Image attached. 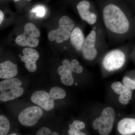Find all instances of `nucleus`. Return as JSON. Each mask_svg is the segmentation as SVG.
<instances>
[{
  "mask_svg": "<svg viewBox=\"0 0 135 135\" xmlns=\"http://www.w3.org/2000/svg\"><path fill=\"white\" fill-rule=\"evenodd\" d=\"M103 18L105 25L114 33L124 34L129 30V23L124 13L118 6L110 4L104 8Z\"/></svg>",
  "mask_w": 135,
  "mask_h": 135,
  "instance_id": "1",
  "label": "nucleus"
},
{
  "mask_svg": "<svg viewBox=\"0 0 135 135\" xmlns=\"http://www.w3.org/2000/svg\"><path fill=\"white\" fill-rule=\"evenodd\" d=\"M58 29L52 30L48 34V38L50 41L55 40L57 43H60L67 41L70 38L71 31L74 27V22L69 17L64 16L59 20Z\"/></svg>",
  "mask_w": 135,
  "mask_h": 135,
  "instance_id": "2",
  "label": "nucleus"
},
{
  "mask_svg": "<svg viewBox=\"0 0 135 135\" xmlns=\"http://www.w3.org/2000/svg\"><path fill=\"white\" fill-rule=\"evenodd\" d=\"M115 115V112L112 107H107L102 112L101 116L94 121L93 128L95 130L98 129L101 135L109 134L112 130Z\"/></svg>",
  "mask_w": 135,
  "mask_h": 135,
  "instance_id": "3",
  "label": "nucleus"
},
{
  "mask_svg": "<svg viewBox=\"0 0 135 135\" xmlns=\"http://www.w3.org/2000/svg\"><path fill=\"white\" fill-rule=\"evenodd\" d=\"M43 114V111L38 107H29L20 113L18 121L22 126L31 127L37 123Z\"/></svg>",
  "mask_w": 135,
  "mask_h": 135,
  "instance_id": "4",
  "label": "nucleus"
},
{
  "mask_svg": "<svg viewBox=\"0 0 135 135\" xmlns=\"http://www.w3.org/2000/svg\"><path fill=\"white\" fill-rule=\"evenodd\" d=\"M126 61V56L119 50L111 51L105 56L103 61L104 68L109 71H114L122 67Z\"/></svg>",
  "mask_w": 135,
  "mask_h": 135,
  "instance_id": "5",
  "label": "nucleus"
},
{
  "mask_svg": "<svg viewBox=\"0 0 135 135\" xmlns=\"http://www.w3.org/2000/svg\"><path fill=\"white\" fill-rule=\"evenodd\" d=\"M96 39V32L92 31L85 39L81 50L83 57L87 60H94L96 57L97 51L95 47Z\"/></svg>",
  "mask_w": 135,
  "mask_h": 135,
  "instance_id": "6",
  "label": "nucleus"
},
{
  "mask_svg": "<svg viewBox=\"0 0 135 135\" xmlns=\"http://www.w3.org/2000/svg\"><path fill=\"white\" fill-rule=\"evenodd\" d=\"M31 100L46 110H51L55 106V100L51 97L49 93L44 90H38L33 92L31 97Z\"/></svg>",
  "mask_w": 135,
  "mask_h": 135,
  "instance_id": "7",
  "label": "nucleus"
},
{
  "mask_svg": "<svg viewBox=\"0 0 135 135\" xmlns=\"http://www.w3.org/2000/svg\"><path fill=\"white\" fill-rule=\"evenodd\" d=\"M23 53L24 56L21 59L25 63L26 68L30 72H34L37 69L36 61L40 57L38 51L31 48H26L23 50Z\"/></svg>",
  "mask_w": 135,
  "mask_h": 135,
  "instance_id": "8",
  "label": "nucleus"
},
{
  "mask_svg": "<svg viewBox=\"0 0 135 135\" xmlns=\"http://www.w3.org/2000/svg\"><path fill=\"white\" fill-rule=\"evenodd\" d=\"M90 3L88 1L83 0L78 3L77 8L81 18L91 25L96 22L97 16L95 13L90 12Z\"/></svg>",
  "mask_w": 135,
  "mask_h": 135,
  "instance_id": "9",
  "label": "nucleus"
},
{
  "mask_svg": "<svg viewBox=\"0 0 135 135\" xmlns=\"http://www.w3.org/2000/svg\"><path fill=\"white\" fill-rule=\"evenodd\" d=\"M17 67L9 60H7L0 64V78L1 79H11L17 75Z\"/></svg>",
  "mask_w": 135,
  "mask_h": 135,
  "instance_id": "10",
  "label": "nucleus"
},
{
  "mask_svg": "<svg viewBox=\"0 0 135 135\" xmlns=\"http://www.w3.org/2000/svg\"><path fill=\"white\" fill-rule=\"evenodd\" d=\"M118 129L119 133L122 135L135 134V119L124 118L118 123Z\"/></svg>",
  "mask_w": 135,
  "mask_h": 135,
  "instance_id": "11",
  "label": "nucleus"
},
{
  "mask_svg": "<svg viewBox=\"0 0 135 135\" xmlns=\"http://www.w3.org/2000/svg\"><path fill=\"white\" fill-rule=\"evenodd\" d=\"M70 42L77 51L81 50L85 40L82 31L79 27H76L73 30L70 36Z\"/></svg>",
  "mask_w": 135,
  "mask_h": 135,
  "instance_id": "12",
  "label": "nucleus"
},
{
  "mask_svg": "<svg viewBox=\"0 0 135 135\" xmlns=\"http://www.w3.org/2000/svg\"><path fill=\"white\" fill-rule=\"evenodd\" d=\"M23 92V89L20 87L7 90L1 92L0 99L1 101L4 102L11 101L21 96Z\"/></svg>",
  "mask_w": 135,
  "mask_h": 135,
  "instance_id": "13",
  "label": "nucleus"
},
{
  "mask_svg": "<svg viewBox=\"0 0 135 135\" xmlns=\"http://www.w3.org/2000/svg\"><path fill=\"white\" fill-rule=\"evenodd\" d=\"M16 43L20 46H28L30 48L36 47L38 45V40L36 38L27 36L22 34L17 36L16 39Z\"/></svg>",
  "mask_w": 135,
  "mask_h": 135,
  "instance_id": "14",
  "label": "nucleus"
},
{
  "mask_svg": "<svg viewBox=\"0 0 135 135\" xmlns=\"http://www.w3.org/2000/svg\"><path fill=\"white\" fill-rule=\"evenodd\" d=\"M22 85V82L17 78L6 79L0 83V91L3 92L7 90L20 87Z\"/></svg>",
  "mask_w": 135,
  "mask_h": 135,
  "instance_id": "15",
  "label": "nucleus"
},
{
  "mask_svg": "<svg viewBox=\"0 0 135 135\" xmlns=\"http://www.w3.org/2000/svg\"><path fill=\"white\" fill-rule=\"evenodd\" d=\"M70 130L68 134L70 135H85V133L81 132L80 130L84 129L85 125L84 122L78 120H75L72 124L69 125Z\"/></svg>",
  "mask_w": 135,
  "mask_h": 135,
  "instance_id": "16",
  "label": "nucleus"
},
{
  "mask_svg": "<svg viewBox=\"0 0 135 135\" xmlns=\"http://www.w3.org/2000/svg\"><path fill=\"white\" fill-rule=\"evenodd\" d=\"M26 35L34 38L40 37V32L33 24L28 23L26 24L24 27V33Z\"/></svg>",
  "mask_w": 135,
  "mask_h": 135,
  "instance_id": "17",
  "label": "nucleus"
},
{
  "mask_svg": "<svg viewBox=\"0 0 135 135\" xmlns=\"http://www.w3.org/2000/svg\"><path fill=\"white\" fill-rule=\"evenodd\" d=\"M50 95L52 99H62L64 98L66 95L65 91L63 89L58 87H54L50 90Z\"/></svg>",
  "mask_w": 135,
  "mask_h": 135,
  "instance_id": "18",
  "label": "nucleus"
},
{
  "mask_svg": "<svg viewBox=\"0 0 135 135\" xmlns=\"http://www.w3.org/2000/svg\"><path fill=\"white\" fill-rule=\"evenodd\" d=\"M10 128L9 121L3 115L0 116V135H6L9 132Z\"/></svg>",
  "mask_w": 135,
  "mask_h": 135,
  "instance_id": "19",
  "label": "nucleus"
},
{
  "mask_svg": "<svg viewBox=\"0 0 135 135\" xmlns=\"http://www.w3.org/2000/svg\"><path fill=\"white\" fill-rule=\"evenodd\" d=\"M111 87L114 92L119 95L131 92V90L126 88L120 82L113 83Z\"/></svg>",
  "mask_w": 135,
  "mask_h": 135,
  "instance_id": "20",
  "label": "nucleus"
},
{
  "mask_svg": "<svg viewBox=\"0 0 135 135\" xmlns=\"http://www.w3.org/2000/svg\"><path fill=\"white\" fill-rule=\"evenodd\" d=\"M72 71L69 72L65 75L61 76L60 81L63 84L67 86H71L74 82L73 78L72 75Z\"/></svg>",
  "mask_w": 135,
  "mask_h": 135,
  "instance_id": "21",
  "label": "nucleus"
},
{
  "mask_svg": "<svg viewBox=\"0 0 135 135\" xmlns=\"http://www.w3.org/2000/svg\"><path fill=\"white\" fill-rule=\"evenodd\" d=\"M31 11L32 13H35L36 16L42 17L46 14V9L43 6L38 5L33 8Z\"/></svg>",
  "mask_w": 135,
  "mask_h": 135,
  "instance_id": "22",
  "label": "nucleus"
},
{
  "mask_svg": "<svg viewBox=\"0 0 135 135\" xmlns=\"http://www.w3.org/2000/svg\"><path fill=\"white\" fill-rule=\"evenodd\" d=\"M132 96V92H131L120 94L119 97V102L122 104H127L129 103V101L131 99Z\"/></svg>",
  "mask_w": 135,
  "mask_h": 135,
  "instance_id": "23",
  "label": "nucleus"
},
{
  "mask_svg": "<svg viewBox=\"0 0 135 135\" xmlns=\"http://www.w3.org/2000/svg\"><path fill=\"white\" fill-rule=\"evenodd\" d=\"M122 81L123 85L126 88L132 90L135 89V80H133L129 77H125L123 78Z\"/></svg>",
  "mask_w": 135,
  "mask_h": 135,
  "instance_id": "24",
  "label": "nucleus"
},
{
  "mask_svg": "<svg viewBox=\"0 0 135 135\" xmlns=\"http://www.w3.org/2000/svg\"><path fill=\"white\" fill-rule=\"evenodd\" d=\"M70 71H72L71 70H69L64 65L60 66L59 67L57 70L58 74L60 76L65 75Z\"/></svg>",
  "mask_w": 135,
  "mask_h": 135,
  "instance_id": "25",
  "label": "nucleus"
},
{
  "mask_svg": "<svg viewBox=\"0 0 135 135\" xmlns=\"http://www.w3.org/2000/svg\"><path fill=\"white\" fill-rule=\"evenodd\" d=\"M51 133V131L49 128L42 127L36 133L37 135H48Z\"/></svg>",
  "mask_w": 135,
  "mask_h": 135,
  "instance_id": "26",
  "label": "nucleus"
},
{
  "mask_svg": "<svg viewBox=\"0 0 135 135\" xmlns=\"http://www.w3.org/2000/svg\"><path fill=\"white\" fill-rule=\"evenodd\" d=\"M62 65H63L67 68L69 70H71L72 71L71 63H70V61L69 60H68V59H65L62 62Z\"/></svg>",
  "mask_w": 135,
  "mask_h": 135,
  "instance_id": "27",
  "label": "nucleus"
},
{
  "mask_svg": "<svg viewBox=\"0 0 135 135\" xmlns=\"http://www.w3.org/2000/svg\"><path fill=\"white\" fill-rule=\"evenodd\" d=\"M72 70L73 72H74L77 73H81L83 71V68L81 66L79 65L76 67L72 68Z\"/></svg>",
  "mask_w": 135,
  "mask_h": 135,
  "instance_id": "28",
  "label": "nucleus"
},
{
  "mask_svg": "<svg viewBox=\"0 0 135 135\" xmlns=\"http://www.w3.org/2000/svg\"><path fill=\"white\" fill-rule=\"evenodd\" d=\"M71 63L72 68L76 67L79 65V62H78V60H76V59H73Z\"/></svg>",
  "mask_w": 135,
  "mask_h": 135,
  "instance_id": "29",
  "label": "nucleus"
},
{
  "mask_svg": "<svg viewBox=\"0 0 135 135\" xmlns=\"http://www.w3.org/2000/svg\"><path fill=\"white\" fill-rule=\"evenodd\" d=\"M4 14L2 11H0V24H1L4 20Z\"/></svg>",
  "mask_w": 135,
  "mask_h": 135,
  "instance_id": "30",
  "label": "nucleus"
},
{
  "mask_svg": "<svg viewBox=\"0 0 135 135\" xmlns=\"http://www.w3.org/2000/svg\"><path fill=\"white\" fill-rule=\"evenodd\" d=\"M59 134L58 133H56V132H53V133H51V135H58Z\"/></svg>",
  "mask_w": 135,
  "mask_h": 135,
  "instance_id": "31",
  "label": "nucleus"
},
{
  "mask_svg": "<svg viewBox=\"0 0 135 135\" xmlns=\"http://www.w3.org/2000/svg\"><path fill=\"white\" fill-rule=\"evenodd\" d=\"M14 1H15L17 2V1H20V0H14ZM27 1H31V0H27Z\"/></svg>",
  "mask_w": 135,
  "mask_h": 135,
  "instance_id": "32",
  "label": "nucleus"
},
{
  "mask_svg": "<svg viewBox=\"0 0 135 135\" xmlns=\"http://www.w3.org/2000/svg\"><path fill=\"white\" fill-rule=\"evenodd\" d=\"M16 134H15V133H12V134H11L10 135H16Z\"/></svg>",
  "mask_w": 135,
  "mask_h": 135,
  "instance_id": "33",
  "label": "nucleus"
},
{
  "mask_svg": "<svg viewBox=\"0 0 135 135\" xmlns=\"http://www.w3.org/2000/svg\"><path fill=\"white\" fill-rule=\"evenodd\" d=\"M75 84V85H77V84H76H76Z\"/></svg>",
  "mask_w": 135,
  "mask_h": 135,
  "instance_id": "34",
  "label": "nucleus"
}]
</instances>
